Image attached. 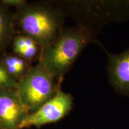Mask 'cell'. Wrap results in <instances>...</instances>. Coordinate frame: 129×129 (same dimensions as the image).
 Listing matches in <instances>:
<instances>
[{"mask_svg": "<svg viewBox=\"0 0 129 129\" xmlns=\"http://www.w3.org/2000/svg\"><path fill=\"white\" fill-rule=\"evenodd\" d=\"M94 34L92 27L86 24L63 29L54 41L41 48L38 63L62 82L85 47L93 41Z\"/></svg>", "mask_w": 129, "mask_h": 129, "instance_id": "6da1fadb", "label": "cell"}, {"mask_svg": "<svg viewBox=\"0 0 129 129\" xmlns=\"http://www.w3.org/2000/svg\"><path fill=\"white\" fill-rule=\"evenodd\" d=\"M72 105V95L64 92L60 88L53 98L38 110L29 114L21 124L20 129L32 126L40 128L44 125L59 121L68 115Z\"/></svg>", "mask_w": 129, "mask_h": 129, "instance_id": "277c9868", "label": "cell"}, {"mask_svg": "<svg viewBox=\"0 0 129 129\" xmlns=\"http://www.w3.org/2000/svg\"><path fill=\"white\" fill-rule=\"evenodd\" d=\"M17 81L9 75L0 59V89L16 88Z\"/></svg>", "mask_w": 129, "mask_h": 129, "instance_id": "30bf717a", "label": "cell"}, {"mask_svg": "<svg viewBox=\"0 0 129 129\" xmlns=\"http://www.w3.org/2000/svg\"><path fill=\"white\" fill-rule=\"evenodd\" d=\"M61 84L38 63L17 82L16 89L32 113L54 96L61 88Z\"/></svg>", "mask_w": 129, "mask_h": 129, "instance_id": "3957f363", "label": "cell"}, {"mask_svg": "<svg viewBox=\"0 0 129 129\" xmlns=\"http://www.w3.org/2000/svg\"><path fill=\"white\" fill-rule=\"evenodd\" d=\"M0 59L11 77L17 82L28 73L31 63L14 53H3Z\"/></svg>", "mask_w": 129, "mask_h": 129, "instance_id": "9c48e42d", "label": "cell"}, {"mask_svg": "<svg viewBox=\"0 0 129 129\" xmlns=\"http://www.w3.org/2000/svg\"><path fill=\"white\" fill-rule=\"evenodd\" d=\"M105 51L111 85L119 94L129 96V50L115 54Z\"/></svg>", "mask_w": 129, "mask_h": 129, "instance_id": "8992f818", "label": "cell"}, {"mask_svg": "<svg viewBox=\"0 0 129 129\" xmlns=\"http://www.w3.org/2000/svg\"><path fill=\"white\" fill-rule=\"evenodd\" d=\"M29 114L16 88L0 89V129H20Z\"/></svg>", "mask_w": 129, "mask_h": 129, "instance_id": "5b68a950", "label": "cell"}, {"mask_svg": "<svg viewBox=\"0 0 129 129\" xmlns=\"http://www.w3.org/2000/svg\"><path fill=\"white\" fill-rule=\"evenodd\" d=\"M1 1L7 7L9 8L14 7L16 9L22 7L28 3L25 0H3Z\"/></svg>", "mask_w": 129, "mask_h": 129, "instance_id": "8fae6325", "label": "cell"}, {"mask_svg": "<svg viewBox=\"0 0 129 129\" xmlns=\"http://www.w3.org/2000/svg\"><path fill=\"white\" fill-rule=\"evenodd\" d=\"M13 53L23 58L28 62L39 59L41 46L29 37L16 34L12 40Z\"/></svg>", "mask_w": 129, "mask_h": 129, "instance_id": "ba28073f", "label": "cell"}, {"mask_svg": "<svg viewBox=\"0 0 129 129\" xmlns=\"http://www.w3.org/2000/svg\"><path fill=\"white\" fill-rule=\"evenodd\" d=\"M17 34L34 40L41 47L54 41L63 29L62 10L43 3H28L14 12Z\"/></svg>", "mask_w": 129, "mask_h": 129, "instance_id": "7a4b0ae2", "label": "cell"}, {"mask_svg": "<svg viewBox=\"0 0 129 129\" xmlns=\"http://www.w3.org/2000/svg\"><path fill=\"white\" fill-rule=\"evenodd\" d=\"M16 34L14 12L0 1V54L12 43Z\"/></svg>", "mask_w": 129, "mask_h": 129, "instance_id": "52a82bcc", "label": "cell"}]
</instances>
